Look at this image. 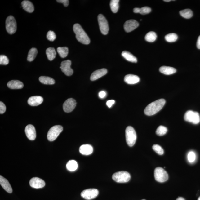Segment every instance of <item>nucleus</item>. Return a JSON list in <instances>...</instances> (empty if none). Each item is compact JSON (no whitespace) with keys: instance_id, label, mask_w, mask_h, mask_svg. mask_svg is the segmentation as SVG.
<instances>
[{"instance_id":"5701e85b","label":"nucleus","mask_w":200,"mask_h":200,"mask_svg":"<svg viewBox=\"0 0 200 200\" xmlns=\"http://www.w3.org/2000/svg\"><path fill=\"white\" fill-rule=\"evenodd\" d=\"M22 6L24 10L29 13H31L34 11V6L31 2L24 1L21 3Z\"/></svg>"},{"instance_id":"a878e982","label":"nucleus","mask_w":200,"mask_h":200,"mask_svg":"<svg viewBox=\"0 0 200 200\" xmlns=\"http://www.w3.org/2000/svg\"><path fill=\"white\" fill-rule=\"evenodd\" d=\"M46 53L47 58L49 60L52 61L56 57V53L53 47H50L47 48L46 51Z\"/></svg>"},{"instance_id":"72a5a7b5","label":"nucleus","mask_w":200,"mask_h":200,"mask_svg":"<svg viewBox=\"0 0 200 200\" xmlns=\"http://www.w3.org/2000/svg\"><path fill=\"white\" fill-rule=\"evenodd\" d=\"M167 131V127L163 126H160L156 131V134L158 136H162L163 135L166 134Z\"/></svg>"},{"instance_id":"4be33fe9","label":"nucleus","mask_w":200,"mask_h":200,"mask_svg":"<svg viewBox=\"0 0 200 200\" xmlns=\"http://www.w3.org/2000/svg\"><path fill=\"white\" fill-rule=\"evenodd\" d=\"M159 71L165 75H171L176 73V70L171 67L162 66L159 68Z\"/></svg>"},{"instance_id":"f257e3e1","label":"nucleus","mask_w":200,"mask_h":200,"mask_svg":"<svg viewBox=\"0 0 200 200\" xmlns=\"http://www.w3.org/2000/svg\"><path fill=\"white\" fill-rule=\"evenodd\" d=\"M166 101L163 99H159L152 102L146 107L144 113L148 116H152L159 112L162 109L165 104Z\"/></svg>"},{"instance_id":"4468645a","label":"nucleus","mask_w":200,"mask_h":200,"mask_svg":"<svg viewBox=\"0 0 200 200\" xmlns=\"http://www.w3.org/2000/svg\"><path fill=\"white\" fill-rule=\"evenodd\" d=\"M29 184L32 188L39 189L44 187L45 185V183L42 179L37 177H34L30 180Z\"/></svg>"},{"instance_id":"09e8293b","label":"nucleus","mask_w":200,"mask_h":200,"mask_svg":"<svg viewBox=\"0 0 200 200\" xmlns=\"http://www.w3.org/2000/svg\"><path fill=\"white\" fill-rule=\"evenodd\" d=\"M198 200H200V197L198 198Z\"/></svg>"},{"instance_id":"cd10ccee","label":"nucleus","mask_w":200,"mask_h":200,"mask_svg":"<svg viewBox=\"0 0 200 200\" xmlns=\"http://www.w3.org/2000/svg\"><path fill=\"white\" fill-rule=\"evenodd\" d=\"M38 54L37 49L35 48H32L29 52L27 57L28 61L32 62L35 60Z\"/></svg>"},{"instance_id":"8fccbe9b","label":"nucleus","mask_w":200,"mask_h":200,"mask_svg":"<svg viewBox=\"0 0 200 200\" xmlns=\"http://www.w3.org/2000/svg\"><path fill=\"white\" fill-rule=\"evenodd\" d=\"M145 200V199H143V200Z\"/></svg>"},{"instance_id":"e433bc0d","label":"nucleus","mask_w":200,"mask_h":200,"mask_svg":"<svg viewBox=\"0 0 200 200\" xmlns=\"http://www.w3.org/2000/svg\"><path fill=\"white\" fill-rule=\"evenodd\" d=\"M9 60L7 56L4 55H1L0 56V64L1 65H6L8 64Z\"/></svg>"},{"instance_id":"a19ab883","label":"nucleus","mask_w":200,"mask_h":200,"mask_svg":"<svg viewBox=\"0 0 200 200\" xmlns=\"http://www.w3.org/2000/svg\"><path fill=\"white\" fill-rule=\"evenodd\" d=\"M56 1L58 3H63L65 7H67L69 3V1L68 0H57Z\"/></svg>"},{"instance_id":"412c9836","label":"nucleus","mask_w":200,"mask_h":200,"mask_svg":"<svg viewBox=\"0 0 200 200\" xmlns=\"http://www.w3.org/2000/svg\"><path fill=\"white\" fill-rule=\"evenodd\" d=\"M7 86L11 89H21L23 87L24 84L18 80H12L8 82Z\"/></svg>"},{"instance_id":"aec40b11","label":"nucleus","mask_w":200,"mask_h":200,"mask_svg":"<svg viewBox=\"0 0 200 200\" xmlns=\"http://www.w3.org/2000/svg\"><path fill=\"white\" fill-rule=\"evenodd\" d=\"M0 184L4 189L9 193H12V189L10 184L6 179L1 175L0 176Z\"/></svg>"},{"instance_id":"37998d69","label":"nucleus","mask_w":200,"mask_h":200,"mask_svg":"<svg viewBox=\"0 0 200 200\" xmlns=\"http://www.w3.org/2000/svg\"><path fill=\"white\" fill-rule=\"evenodd\" d=\"M106 93L104 91H100V93H99V96L100 97V98L101 99H103L106 96Z\"/></svg>"},{"instance_id":"f8f14e48","label":"nucleus","mask_w":200,"mask_h":200,"mask_svg":"<svg viewBox=\"0 0 200 200\" xmlns=\"http://www.w3.org/2000/svg\"><path fill=\"white\" fill-rule=\"evenodd\" d=\"M77 104L76 100L73 98H69L64 103L63 107L64 112L69 113L73 111Z\"/></svg>"},{"instance_id":"423d86ee","label":"nucleus","mask_w":200,"mask_h":200,"mask_svg":"<svg viewBox=\"0 0 200 200\" xmlns=\"http://www.w3.org/2000/svg\"><path fill=\"white\" fill-rule=\"evenodd\" d=\"M184 119L186 121L192 123L194 124H198L200 122L199 114L197 112L188 110L184 114Z\"/></svg>"},{"instance_id":"39448f33","label":"nucleus","mask_w":200,"mask_h":200,"mask_svg":"<svg viewBox=\"0 0 200 200\" xmlns=\"http://www.w3.org/2000/svg\"><path fill=\"white\" fill-rule=\"evenodd\" d=\"M63 130L61 126L55 125L49 129L47 134V138L49 141L52 142L57 138Z\"/></svg>"},{"instance_id":"c9c22d12","label":"nucleus","mask_w":200,"mask_h":200,"mask_svg":"<svg viewBox=\"0 0 200 200\" xmlns=\"http://www.w3.org/2000/svg\"><path fill=\"white\" fill-rule=\"evenodd\" d=\"M196 159V154L193 151H190L188 153V159L189 162L190 163L194 162Z\"/></svg>"},{"instance_id":"4c0bfd02","label":"nucleus","mask_w":200,"mask_h":200,"mask_svg":"<svg viewBox=\"0 0 200 200\" xmlns=\"http://www.w3.org/2000/svg\"><path fill=\"white\" fill-rule=\"evenodd\" d=\"M47 39L49 41H53L56 38V34L54 32L49 31L47 32Z\"/></svg>"},{"instance_id":"f704fd0d","label":"nucleus","mask_w":200,"mask_h":200,"mask_svg":"<svg viewBox=\"0 0 200 200\" xmlns=\"http://www.w3.org/2000/svg\"><path fill=\"white\" fill-rule=\"evenodd\" d=\"M152 148L156 153L159 155H162L164 153V150L158 144H154L152 146Z\"/></svg>"},{"instance_id":"58836bf2","label":"nucleus","mask_w":200,"mask_h":200,"mask_svg":"<svg viewBox=\"0 0 200 200\" xmlns=\"http://www.w3.org/2000/svg\"><path fill=\"white\" fill-rule=\"evenodd\" d=\"M151 11V9L150 7H143L140 9V13L142 15H146L148 14Z\"/></svg>"},{"instance_id":"ddd939ff","label":"nucleus","mask_w":200,"mask_h":200,"mask_svg":"<svg viewBox=\"0 0 200 200\" xmlns=\"http://www.w3.org/2000/svg\"><path fill=\"white\" fill-rule=\"evenodd\" d=\"M139 26V23L136 20H127L125 22L124 28L126 32H130L136 29Z\"/></svg>"},{"instance_id":"7ed1b4c3","label":"nucleus","mask_w":200,"mask_h":200,"mask_svg":"<svg viewBox=\"0 0 200 200\" xmlns=\"http://www.w3.org/2000/svg\"><path fill=\"white\" fill-rule=\"evenodd\" d=\"M126 140L128 146L132 147L136 142L137 136L135 129L131 126L127 127L125 131Z\"/></svg>"},{"instance_id":"6ab92c4d","label":"nucleus","mask_w":200,"mask_h":200,"mask_svg":"<svg viewBox=\"0 0 200 200\" xmlns=\"http://www.w3.org/2000/svg\"><path fill=\"white\" fill-rule=\"evenodd\" d=\"M79 152L82 155H89L92 154L93 152L92 146L90 144H83L79 148Z\"/></svg>"},{"instance_id":"79ce46f5","label":"nucleus","mask_w":200,"mask_h":200,"mask_svg":"<svg viewBox=\"0 0 200 200\" xmlns=\"http://www.w3.org/2000/svg\"><path fill=\"white\" fill-rule=\"evenodd\" d=\"M115 101L113 100H108L106 102V105L109 108H111L112 105L115 104Z\"/></svg>"},{"instance_id":"a18cd8bd","label":"nucleus","mask_w":200,"mask_h":200,"mask_svg":"<svg viewBox=\"0 0 200 200\" xmlns=\"http://www.w3.org/2000/svg\"><path fill=\"white\" fill-rule=\"evenodd\" d=\"M140 8H138V7H135V8L133 9V12L135 13H140Z\"/></svg>"},{"instance_id":"49530a36","label":"nucleus","mask_w":200,"mask_h":200,"mask_svg":"<svg viewBox=\"0 0 200 200\" xmlns=\"http://www.w3.org/2000/svg\"><path fill=\"white\" fill-rule=\"evenodd\" d=\"M176 200H185L183 198L180 197L178 198Z\"/></svg>"},{"instance_id":"1a4fd4ad","label":"nucleus","mask_w":200,"mask_h":200,"mask_svg":"<svg viewBox=\"0 0 200 200\" xmlns=\"http://www.w3.org/2000/svg\"><path fill=\"white\" fill-rule=\"evenodd\" d=\"M98 19L101 32L103 35H107L108 33L109 30L107 20L104 15L102 14L99 15Z\"/></svg>"},{"instance_id":"a211bd4d","label":"nucleus","mask_w":200,"mask_h":200,"mask_svg":"<svg viewBox=\"0 0 200 200\" xmlns=\"http://www.w3.org/2000/svg\"><path fill=\"white\" fill-rule=\"evenodd\" d=\"M124 81L128 84L133 85L138 83L140 81V78L138 76L129 74L125 76Z\"/></svg>"},{"instance_id":"2f4dec72","label":"nucleus","mask_w":200,"mask_h":200,"mask_svg":"<svg viewBox=\"0 0 200 200\" xmlns=\"http://www.w3.org/2000/svg\"><path fill=\"white\" fill-rule=\"evenodd\" d=\"M119 0H112L110 1V7L112 12L114 13L118 12L119 7Z\"/></svg>"},{"instance_id":"ea45409f","label":"nucleus","mask_w":200,"mask_h":200,"mask_svg":"<svg viewBox=\"0 0 200 200\" xmlns=\"http://www.w3.org/2000/svg\"><path fill=\"white\" fill-rule=\"evenodd\" d=\"M6 110V107L2 102H0V113L1 114L5 113Z\"/></svg>"},{"instance_id":"2eb2a0df","label":"nucleus","mask_w":200,"mask_h":200,"mask_svg":"<svg viewBox=\"0 0 200 200\" xmlns=\"http://www.w3.org/2000/svg\"><path fill=\"white\" fill-rule=\"evenodd\" d=\"M25 132L26 136L29 140H35L37 135L35 127L33 125H28L27 126L25 129Z\"/></svg>"},{"instance_id":"f03ea898","label":"nucleus","mask_w":200,"mask_h":200,"mask_svg":"<svg viewBox=\"0 0 200 200\" xmlns=\"http://www.w3.org/2000/svg\"><path fill=\"white\" fill-rule=\"evenodd\" d=\"M73 30L75 34L76 38L80 42L85 45L90 43V39L79 24H74Z\"/></svg>"},{"instance_id":"c85d7f7f","label":"nucleus","mask_w":200,"mask_h":200,"mask_svg":"<svg viewBox=\"0 0 200 200\" xmlns=\"http://www.w3.org/2000/svg\"><path fill=\"white\" fill-rule=\"evenodd\" d=\"M57 52L62 58H66L68 56L69 52L68 47H59L57 49Z\"/></svg>"},{"instance_id":"473e14b6","label":"nucleus","mask_w":200,"mask_h":200,"mask_svg":"<svg viewBox=\"0 0 200 200\" xmlns=\"http://www.w3.org/2000/svg\"><path fill=\"white\" fill-rule=\"evenodd\" d=\"M178 39V35L174 33H171L167 34L165 37L166 41L169 42H174Z\"/></svg>"},{"instance_id":"c03bdc74","label":"nucleus","mask_w":200,"mask_h":200,"mask_svg":"<svg viewBox=\"0 0 200 200\" xmlns=\"http://www.w3.org/2000/svg\"><path fill=\"white\" fill-rule=\"evenodd\" d=\"M197 46V48L200 49V36H199L198 38Z\"/></svg>"},{"instance_id":"b1692460","label":"nucleus","mask_w":200,"mask_h":200,"mask_svg":"<svg viewBox=\"0 0 200 200\" xmlns=\"http://www.w3.org/2000/svg\"><path fill=\"white\" fill-rule=\"evenodd\" d=\"M122 55L124 58L128 61L133 63H136L137 62L136 57L133 56L130 52H127V51H123L122 53Z\"/></svg>"},{"instance_id":"bb28decb","label":"nucleus","mask_w":200,"mask_h":200,"mask_svg":"<svg viewBox=\"0 0 200 200\" xmlns=\"http://www.w3.org/2000/svg\"><path fill=\"white\" fill-rule=\"evenodd\" d=\"M78 164L77 162L75 160H70L66 164V168L69 171L73 172L77 169Z\"/></svg>"},{"instance_id":"20e7f679","label":"nucleus","mask_w":200,"mask_h":200,"mask_svg":"<svg viewBox=\"0 0 200 200\" xmlns=\"http://www.w3.org/2000/svg\"><path fill=\"white\" fill-rule=\"evenodd\" d=\"M113 180L116 182L119 183H124L130 180L131 176L129 173L126 171H119L112 175Z\"/></svg>"},{"instance_id":"c756f323","label":"nucleus","mask_w":200,"mask_h":200,"mask_svg":"<svg viewBox=\"0 0 200 200\" xmlns=\"http://www.w3.org/2000/svg\"><path fill=\"white\" fill-rule=\"evenodd\" d=\"M157 38V34L155 32L150 31L147 33L145 37L146 41L149 42H153Z\"/></svg>"},{"instance_id":"de8ad7c7","label":"nucleus","mask_w":200,"mask_h":200,"mask_svg":"<svg viewBox=\"0 0 200 200\" xmlns=\"http://www.w3.org/2000/svg\"><path fill=\"white\" fill-rule=\"evenodd\" d=\"M163 1L166 2H169L171 1V0H165V1Z\"/></svg>"},{"instance_id":"7c9ffc66","label":"nucleus","mask_w":200,"mask_h":200,"mask_svg":"<svg viewBox=\"0 0 200 200\" xmlns=\"http://www.w3.org/2000/svg\"><path fill=\"white\" fill-rule=\"evenodd\" d=\"M180 13L181 16L186 19H190L193 16V12L190 9H186L181 11Z\"/></svg>"},{"instance_id":"9b49d317","label":"nucleus","mask_w":200,"mask_h":200,"mask_svg":"<svg viewBox=\"0 0 200 200\" xmlns=\"http://www.w3.org/2000/svg\"><path fill=\"white\" fill-rule=\"evenodd\" d=\"M71 64V61L69 60L64 61L61 63L60 68L62 72L66 76H70L73 75V70L70 67Z\"/></svg>"},{"instance_id":"393cba45","label":"nucleus","mask_w":200,"mask_h":200,"mask_svg":"<svg viewBox=\"0 0 200 200\" xmlns=\"http://www.w3.org/2000/svg\"><path fill=\"white\" fill-rule=\"evenodd\" d=\"M39 80L41 83L45 85H53L55 83L54 79L51 77H45V76H41L40 77Z\"/></svg>"},{"instance_id":"9d476101","label":"nucleus","mask_w":200,"mask_h":200,"mask_svg":"<svg viewBox=\"0 0 200 200\" xmlns=\"http://www.w3.org/2000/svg\"><path fill=\"white\" fill-rule=\"evenodd\" d=\"M99 191L95 189H88L84 190L81 193L82 197L86 200H91L95 198L98 196Z\"/></svg>"},{"instance_id":"0eeeda50","label":"nucleus","mask_w":200,"mask_h":200,"mask_svg":"<svg viewBox=\"0 0 200 200\" xmlns=\"http://www.w3.org/2000/svg\"><path fill=\"white\" fill-rule=\"evenodd\" d=\"M154 176L157 182H164L168 180V175L164 169L161 167H157L154 171Z\"/></svg>"},{"instance_id":"dca6fc26","label":"nucleus","mask_w":200,"mask_h":200,"mask_svg":"<svg viewBox=\"0 0 200 200\" xmlns=\"http://www.w3.org/2000/svg\"><path fill=\"white\" fill-rule=\"evenodd\" d=\"M107 70L103 68L102 69L97 70L94 71L91 75L90 77L91 81H94L106 75L107 73Z\"/></svg>"},{"instance_id":"f3484780","label":"nucleus","mask_w":200,"mask_h":200,"mask_svg":"<svg viewBox=\"0 0 200 200\" xmlns=\"http://www.w3.org/2000/svg\"><path fill=\"white\" fill-rule=\"evenodd\" d=\"M43 101V98L41 96H33L28 99V102L30 106H37L41 104Z\"/></svg>"},{"instance_id":"6e6552de","label":"nucleus","mask_w":200,"mask_h":200,"mask_svg":"<svg viewBox=\"0 0 200 200\" xmlns=\"http://www.w3.org/2000/svg\"><path fill=\"white\" fill-rule=\"evenodd\" d=\"M6 28L9 34L12 35L16 32L17 30V24L14 17L9 16L7 17L6 20Z\"/></svg>"}]
</instances>
